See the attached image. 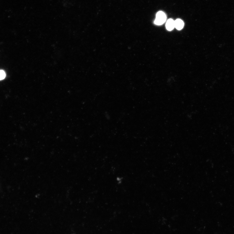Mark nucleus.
<instances>
[{
    "label": "nucleus",
    "mask_w": 234,
    "mask_h": 234,
    "mask_svg": "<svg viewBox=\"0 0 234 234\" xmlns=\"http://www.w3.org/2000/svg\"><path fill=\"white\" fill-rule=\"evenodd\" d=\"M166 20V16L165 14L160 11L157 13L154 23L157 25H161L165 23Z\"/></svg>",
    "instance_id": "obj_1"
},
{
    "label": "nucleus",
    "mask_w": 234,
    "mask_h": 234,
    "mask_svg": "<svg viewBox=\"0 0 234 234\" xmlns=\"http://www.w3.org/2000/svg\"><path fill=\"white\" fill-rule=\"evenodd\" d=\"M175 27L178 30H180L183 29L184 26L183 21L180 19H177L174 21Z\"/></svg>",
    "instance_id": "obj_2"
},
{
    "label": "nucleus",
    "mask_w": 234,
    "mask_h": 234,
    "mask_svg": "<svg viewBox=\"0 0 234 234\" xmlns=\"http://www.w3.org/2000/svg\"><path fill=\"white\" fill-rule=\"evenodd\" d=\"M166 27L167 30L169 31H171L175 27L174 21L172 19H169L167 21L166 24Z\"/></svg>",
    "instance_id": "obj_3"
},
{
    "label": "nucleus",
    "mask_w": 234,
    "mask_h": 234,
    "mask_svg": "<svg viewBox=\"0 0 234 234\" xmlns=\"http://www.w3.org/2000/svg\"><path fill=\"white\" fill-rule=\"evenodd\" d=\"M5 77V72L3 70H0V80L4 79Z\"/></svg>",
    "instance_id": "obj_4"
}]
</instances>
